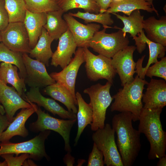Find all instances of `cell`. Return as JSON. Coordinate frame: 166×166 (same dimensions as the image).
Instances as JSON below:
<instances>
[{"instance_id": "cell-49", "label": "cell", "mask_w": 166, "mask_h": 166, "mask_svg": "<svg viewBox=\"0 0 166 166\" xmlns=\"http://www.w3.org/2000/svg\"></svg>"}, {"instance_id": "cell-14", "label": "cell", "mask_w": 166, "mask_h": 166, "mask_svg": "<svg viewBox=\"0 0 166 166\" xmlns=\"http://www.w3.org/2000/svg\"><path fill=\"white\" fill-rule=\"evenodd\" d=\"M78 47L88 48L90 41L95 33L100 29L101 26L96 23L84 25L79 22L68 13L63 15Z\"/></svg>"}, {"instance_id": "cell-47", "label": "cell", "mask_w": 166, "mask_h": 166, "mask_svg": "<svg viewBox=\"0 0 166 166\" xmlns=\"http://www.w3.org/2000/svg\"><path fill=\"white\" fill-rule=\"evenodd\" d=\"M53 0L57 2L59 1V0Z\"/></svg>"}, {"instance_id": "cell-12", "label": "cell", "mask_w": 166, "mask_h": 166, "mask_svg": "<svg viewBox=\"0 0 166 166\" xmlns=\"http://www.w3.org/2000/svg\"><path fill=\"white\" fill-rule=\"evenodd\" d=\"M22 57L26 70V84L30 87L40 88L56 82L48 73L44 64L33 59L27 53H23Z\"/></svg>"}, {"instance_id": "cell-32", "label": "cell", "mask_w": 166, "mask_h": 166, "mask_svg": "<svg viewBox=\"0 0 166 166\" xmlns=\"http://www.w3.org/2000/svg\"><path fill=\"white\" fill-rule=\"evenodd\" d=\"M9 22H23L26 9L24 0H4Z\"/></svg>"}, {"instance_id": "cell-11", "label": "cell", "mask_w": 166, "mask_h": 166, "mask_svg": "<svg viewBox=\"0 0 166 166\" xmlns=\"http://www.w3.org/2000/svg\"><path fill=\"white\" fill-rule=\"evenodd\" d=\"M136 49L134 45L128 46L116 53L111 58V64L119 75L123 86L132 82L134 78L136 63L133 53Z\"/></svg>"}, {"instance_id": "cell-30", "label": "cell", "mask_w": 166, "mask_h": 166, "mask_svg": "<svg viewBox=\"0 0 166 166\" xmlns=\"http://www.w3.org/2000/svg\"><path fill=\"white\" fill-rule=\"evenodd\" d=\"M23 53L11 50L2 42L0 43V62L10 63L17 66L19 70V76L24 80L26 70L22 57Z\"/></svg>"}, {"instance_id": "cell-26", "label": "cell", "mask_w": 166, "mask_h": 166, "mask_svg": "<svg viewBox=\"0 0 166 166\" xmlns=\"http://www.w3.org/2000/svg\"><path fill=\"white\" fill-rule=\"evenodd\" d=\"M54 40L43 27L37 43L29 53V56L43 63L45 66H48L49 60L53 53L51 45Z\"/></svg>"}, {"instance_id": "cell-45", "label": "cell", "mask_w": 166, "mask_h": 166, "mask_svg": "<svg viewBox=\"0 0 166 166\" xmlns=\"http://www.w3.org/2000/svg\"><path fill=\"white\" fill-rule=\"evenodd\" d=\"M0 166H7L6 162L4 160L2 162H0Z\"/></svg>"}, {"instance_id": "cell-18", "label": "cell", "mask_w": 166, "mask_h": 166, "mask_svg": "<svg viewBox=\"0 0 166 166\" xmlns=\"http://www.w3.org/2000/svg\"><path fill=\"white\" fill-rule=\"evenodd\" d=\"M57 49L51 57V64L63 69L70 62L77 47L72 35L68 29L59 38Z\"/></svg>"}, {"instance_id": "cell-36", "label": "cell", "mask_w": 166, "mask_h": 166, "mask_svg": "<svg viewBox=\"0 0 166 166\" xmlns=\"http://www.w3.org/2000/svg\"><path fill=\"white\" fill-rule=\"evenodd\" d=\"M104 156L102 152L93 143V149L90 153L87 164L88 166H104Z\"/></svg>"}, {"instance_id": "cell-29", "label": "cell", "mask_w": 166, "mask_h": 166, "mask_svg": "<svg viewBox=\"0 0 166 166\" xmlns=\"http://www.w3.org/2000/svg\"><path fill=\"white\" fill-rule=\"evenodd\" d=\"M64 13L60 9L46 13V22L43 27L54 40L58 39L68 29L66 22L62 18Z\"/></svg>"}, {"instance_id": "cell-6", "label": "cell", "mask_w": 166, "mask_h": 166, "mask_svg": "<svg viewBox=\"0 0 166 166\" xmlns=\"http://www.w3.org/2000/svg\"><path fill=\"white\" fill-rule=\"evenodd\" d=\"M50 133V130H45L26 141L1 143L0 156L6 153H13L17 156L20 154L27 153L29 154V158L35 160L40 161L44 157L49 160V157L45 151V142Z\"/></svg>"}, {"instance_id": "cell-48", "label": "cell", "mask_w": 166, "mask_h": 166, "mask_svg": "<svg viewBox=\"0 0 166 166\" xmlns=\"http://www.w3.org/2000/svg\"><path fill=\"white\" fill-rule=\"evenodd\" d=\"M1 42V37L0 36V43Z\"/></svg>"}, {"instance_id": "cell-46", "label": "cell", "mask_w": 166, "mask_h": 166, "mask_svg": "<svg viewBox=\"0 0 166 166\" xmlns=\"http://www.w3.org/2000/svg\"><path fill=\"white\" fill-rule=\"evenodd\" d=\"M146 2L150 4L153 8H155L152 2L153 0H145Z\"/></svg>"}, {"instance_id": "cell-2", "label": "cell", "mask_w": 166, "mask_h": 166, "mask_svg": "<svg viewBox=\"0 0 166 166\" xmlns=\"http://www.w3.org/2000/svg\"><path fill=\"white\" fill-rule=\"evenodd\" d=\"M162 111V109L143 108L140 116L138 130L144 134L150 144L149 160L166 155V132L163 129L160 119Z\"/></svg>"}, {"instance_id": "cell-15", "label": "cell", "mask_w": 166, "mask_h": 166, "mask_svg": "<svg viewBox=\"0 0 166 166\" xmlns=\"http://www.w3.org/2000/svg\"><path fill=\"white\" fill-rule=\"evenodd\" d=\"M0 103L11 122L15 113L20 109L30 108L32 105L24 100L13 87H10L0 80Z\"/></svg>"}, {"instance_id": "cell-44", "label": "cell", "mask_w": 166, "mask_h": 166, "mask_svg": "<svg viewBox=\"0 0 166 166\" xmlns=\"http://www.w3.org/2000/svg\"><path fill=\"white\" fill-rule=\"evenodd\" d=\"M0 113L2 115L5 113V109L2 105L0 103Z\"/></svg>"}, {"instance_id": "cell-7", "label": "cell", "mask_w": 166, "mask_h": 166, "mask_svg": "<svg viewBox=\"0 0 166 166\" xmlns=\"http://www.w3.org/2000/svg\"><path fill=\"white\" fill-rule=\"evenodd\" d=\"M106 29L96 32L90 40L89 47L94 51L111 58L120 50L128 45V37L120 30L111 34L106 33Z\"/></svg>"}, {"instance_id": "cell-25", "label": "cell", "mask_w": 166, "mask_h": 166, "mask_svg": "<svg viewBox=\"0 0 166 166\" xmlns=\"http://www.w3.org/2000/svg\"><path fill=\"white\" fill-rule=\"evenodd\" d=\"M44 92L46 94L64 104L69 111L77 113V109L76 106L77 105V101L65 86L56 82L46 87L44 89Z\"/></svg>"}, {"instance_id": "cell-28", "label": "cell", "mask_w": 166, "mask_h": 166, "mask_svg": "<svg viewBox=\"0 0 166 166\" xmlns=\"http://www.w3.org/2000/svg\"><path fill=\"white\" fill-rule=\"evenodd\" d=\"M112 14L121 20L124 24V27L121 28L116 26L115 28L121 30L125 35L128 33L133 38L143 30L144 16L141 14L140 10L133 11L128 16L125 14L120 15L116 13Z\"/></svg>"}, {"instance_id": "cell-33", "label": "cell", "mask_w": 166, "mask_h": 166, "mask_svg": "<svg viewBox=\"0 0 166 166\" xmlns=\"http://www.w3.org/2000/svg\"><path fill=\"white\" fill-rule=\"evenodd\" d=\"M70 15L78 18L84 20L85 23L88 24L92 22H95L101 24L104 28H111L108 26H110L114 23V21L110 13L107 12L95 14L89 12H83L78 11L76 13L69 12Z\"/></svg>"}, {"instance_id": "cell-17", "label": "cell", "mask_w": 166, "mask_h": 166, "mask_svg": "<svg viewBox=\"0 0 166 166\" xmlns=\"http://www.w3.org/2000/svg\"><path fill=\"white\" fill-rule=\"evenodd\" d=\"M29 103L32 105V106L22 109L16 116L13 117L12 121L1 135V143L9 142L10 140L15 136H19L25 138L28 135L29 132L25 127V123L29 117L35 112L38 107L33 103Z\"/></svg>"}, {"instance_id": "cell-39", "label": "cell", "mask_w": 166, "mask_h": 166, "mask_svg": "<svg viewBox=\"0 0 166 166\" xmlns=\"http://www.w3.org/2000/svg\"><path fill=\"white\" fill-rule=\"evenodd\" d=\"M10 122L5 115L0 113V138L3 132L7 128ZM1 142L0 140V146Z\"/></svg>"}, {"instance_id": "cell-24", "label": "cell", "mask_w": 166, "mask_h": 166, "mask_svg": "<svg viewBox=\"0 0 166 166\" xmlns=\"http://www.w3.org/2000/svg\"><path fill=\"white\" fill-rule=\"evenodd\" d=\"M142 10L152 13L154 12L158 16V11L145 0H121L112 1L109 8L105 12L109 13L121 12L129 15L134 10Z\"/></svg>"}, {"instance_id": "cell-35", "label": "cell", "mask_w": 166, "mask_h": 166, "mask_svg": "<svg viewBox=\"0 0 166 166\" xmlns=\"http://www.w3.org/2000/svg\"><path fill=\"white\" fill-rule=\"evenodd\" d=\"M145 75L152 78L153 77H156L164 79L166 81V57L161 58L151 66H150L146 70Z\"/></svg>"}, {"instance_id": "cell-20", "label": "cell", "mask_w": 166, "mask_h": 166, "mask_svg": "<svg viewBox=\"0 0 166 166\" xmlns=\"http://www.w3.org/2000/svg\"><path fill=\"white\" fill-rule=\"evenodd\" d=\"M137 35L144 42L148 45L149 49V58L145 67H143L142 65L145 55L142 56L136 62V73L140 78L144 79L145 72L148 67L151 64L157 61L158 58H161L164 57L166 48L161 44L152 42L148 39L144 34V30Z\"/></svg>"}, {"instance_id": "cell-3", "label": "cell", "mask_w": 166, "mask_h": 166, "mask_svg": "<svg viewBox=\"0 0 166 166\" xmlns=\"http://www.w3.org/2000/svg\"><path fill=\"white\" fill-rule=\"evenodd\" d=\"M148 83L136 75L132 82L124 85L112 97L114 101L110 107L111 111L130 112L133 121H139L143 106L142 97L144 86Z\"/></svg>"}, {"instance_id": "cell-41", "label": "cell", "mask_w": 166, "mask_h": 166, "mask_svg": "<svg viewBox=\"0 0 166 166\" xmlns=\"http://www.w3.org/2000/svg\"><path fill=\"white\" fill-rule=\"evenodd\" d=\"M64 163L67 166H73L75 163L74 158L72 156L70 152H67L63 158Z\"/></svg>"}, {"instance_id": "cell-8", "label": "cell", "mask_w": 166, "mask_h": 166, "mask_svg": "<svg viewBox=\"0 0 166 166\" xmlns=\"http://www.w3.org/2000/svg\"><path fill=\"white\" fill-rule=\"evenodd\" d=\"M93 133L92 139L103 153L104 164L107 166H124L116 143L115 132L109 124Z\"/></svg>"}, {"instance_id": "cell-5", "label": "cell", "mask_w": 166, "mask_h": 166, "mask_svg": "<svg viewBox=\"0 0 166 166\" xmlns=\"http://www.w3.org/2000/svg\"><path fill=\"white\" fill-rule=\"evenodd\" d=\"M35 112L37 115V119L30 124L29 128L30 131L36 133L45 130L57 132L64 140L65 150L67 152H71L72 149L69 141L70 133L77 119L65 120L57 119L45 113L38 107Z\"/></svg>"}, {"instance_id": "cell-10", "label": "cell", "mask_w": 166, "mask_h": 166, "mask_svg": "<svg viewBox=\"0 0 166 166\" xmlns=\"http://www.w3.org/2000/svg\"><path fill=\"white\" fill-rule=\"evenodd\" d=\"M1 42L11 50L22 53H29V36L23 22H9L7 26L0 31Z\"/></svg>"}, {"instance_id": "cell-34", "label": "cell", "mask_w": 166, "mask_h": 166, "mask_svg": "<svg viewBox=\"0 0 166 166\" xmlns=\"http://www.w3.org/2000/svg\"><path fill=\"white\" fill-rule=\"evenodd\" d=\"M26 9L34 13H47L60 9L53 0H24Z\"/></svg>"}, {"instance_id": "cell-16", "label": "cell", "mask_w": 166, "mask_h": 166, "mask_svg": "<svg viewBox=\"0 0 166 166\" xmlns=\"http://www.w3.org/2000/svg\"><path fill=\"white\" fill-rule=\"evenodd\" d=\"M25 100L28 102L36 103L54 115H57L62 119H77L76 114L66 110L54 100L43 96L38 87H30L26 93Z\"/></svg>"}, {"instance_id": "cell-13", "label": "cell", "mask_w": 166, "mask_h": 166, "mask_svg": "<svg viewBox=\"0 0 166 166\" xmlns=\"http://www.w3.org/2000/svg\"><path fill=\"white\" fill-rule=\"evenodd\" d=\"M69 63L61 71L51 73L50 76L55 81L66 87L77 101L75 92L76 80L79 69L85 62L83 48L78 47Z\"/></svg>"}, {"instance_id": "cell-1", "label": "cell", "mask_w": 166, "mask_h": 166, "mask_svg": "<svg viewBox=\"0 0 166 166\" xmlns=\"http://www.w3.org/2000/svg\"><path fill=\"white\" fill-rule=\"evenodd\" d=\"M130 112H120L112 120V128L116 133L117 146L124 166H131L135 162L141 148L140 135L132 125Z\"/></svg>"}, {"instance_id": "cell-31", "label": "cell", "mask_w": 166, "mask_h": 166, "mask_svg": "<svg viewBox=\"0 0 166 166\" xmlns=\"http://www.w3.org/2000/svg\"><path fill=\"white\" fill-rule=\"evenodd\" d=\"M57 3L64 13L77 8L82 9L85 12L99 13V8L96 0H59Z\"/></svg>"}, {"instance_id": "cell-40", "label": "cell", "mask_w": 166, "mask_h": 166, "mask_svg": "<svg viewBox=\"0 0 166 166\" xmlns=\"http://www.w3.org/2000/svg\"><path fill=\"white\" fill-rule=\"evenodd\" d=\"M112 0H96L99 8V13L105 12L109 7Z\"/></svg>"}, {"instance_id": "cell-9", "label": "cell", "mask_w": 166, "mask_h": 166, "mask_svg": "<svg viewBox=\"0 0 166 166\" xmlns=\"http://www.w3.org/2000/svg\"><path fill=\"white\" fill-rule=\"evenodd\" d=\"M83 49L85 67L88 78L92 81L105 79L113 84L117 73L111 64V58L100 54L95 55L88 48Z\"/></svg>"}, {"instance_id": "cell-42", "label": "cell", "mask_w": 166, "mask_h": 166, "mask_svg": "<svg viewBox=\"0 0 166 166\" xmlns=\"http://www.w3.org/2000/svg\"><path fill=\"white\" fill-rule=\"evenodd\" d=\"M159 160L157 164V166H166V155L159 158Z\"/></svg>"}, {"instance_id": "cell-27", "label": "cell", "mask_w": 166, "mask_h": 166, "mask_svg": "<svg viewBox=\"0 0 166 166\" xmlns=\"http://www.w3.org/2000/svg\"><path fill=\"white\" fill-rule=\"evenodd\" d=\"M75 95L78 108L77 115L78 129L74 140L75 146L77 144L84 129L88 124L91 125L93 120V112L91 104L87 103L79 92H77Z\"/></svg>"}, {"instance_id": "cell-23", "label": "cell", "mask_w": 166, "mask_h": 166, "mask_svg": "<svg viewBox=\"0 0 166 166\" xmlns=\"http://www.w3.org/2000/svg\"><path fill=\"white\" fill-rule=\"evenodd\" d=\"M143 30L147 38L151 41L166 46V16L159 19L151 16L144 21Z\"/></svg>"}, {"instance_id": "cell-37", "label": "cell", "mask_w": 166, "mask_h": 166, "mask_svg": "<svg viewBox=\"0 0 166 166\" xmlns=\"http://www.w3.org/2000/svg\"><path fill=\"white\" fill-rule=\"evenodd\" d=\"M13 153H6L1 155L0 156L6 162L7 166H22L24 161L29 159V154L23 153L19 156H14Z\"/></svg>"}, {"instance_id": "cell-43", "label": "cell", "mask_w": 166, "mask_h": 166, "mask_svg": "<svg viewBox=\"0 0 166 166\" xmlns=\"http://www.w3.org/2000/svg\"><path fill=\"white\" fill-rule=\"evenodd\" d=\"M22 166H37V164H35L34 161L31 160L29 159L26 160L23 163Z\"/></svg>"}, {"instance_id": "cell-22", "label": "cell", "mask_w": 166, "mask_h": 166, "mask_svg": "<svg viewBox=\"0 0 166 166\" xmlns=\"http://www.w3.org/2000/svg\"><path fill=\"white\" fill-rule=\"evenodd\" d=\"M18 67L10 63L1 62L0 64V80L4 84H10L24 100L27 90L24 80L21 78Z\"/></svg>"}, {"instance_id": "cell-21", "label": "cell", "mask_w": 166, "mask_h": 166, "mask_svg": "<svg viewBox=\"0 0 166 166\" xmlns=\"http://www.w3.org/2000/svg\"><path fill=\"white\" fill-rule=\"evenodd\" d=\"M46 20V13H33L26 9L23 22L29 36L31 49L37 43Z\"/></svg>"}, {"instance_id": "cell-19", "label": "cell", "mask_w": 166, "mask_h": 166, "mask_svg": "<svg viewBox=\"0 0 166 166\" xmlns=\"http://www.w3.org/2000/svg\"><path fill=\"white\" fill-rule=\"evenodd\" d=\"M143 94V108L150 109H163L166 105V83L165 80L151 78Z\"/></svg>"}, {"instance_id": "cell-4", "label": "cell", "mask_w": 166, "mask_h": 166, "mask_svg": "<svg viewBox=\"0 0 166 166\" xmlns=\"http://www.w3.org/2000/svg\"><path fill=\"white\" fill-rule=\"evenodd\" d=\"M112 85L107 81L105 85L98 83L83 91L84 93L89 95L92 107L93 117L91 124L92 131H95L105 126L106 110L113 99L110 93Z\"/></svg>"}, {"instance_id": "cell-38", "label": "cell", "mask_w": 166, "mask_h": 166, "mask_svg": "<svg viewBox=\"0 0 166 166\" xmlns=\"http://www.w3.org/2000/svg\"><path fill=\"white\" fill-rule=\"evenodd\" d=\"M9 23V17L4 0H0V31L4 30Z\"/></svg>"}]
</instances>
